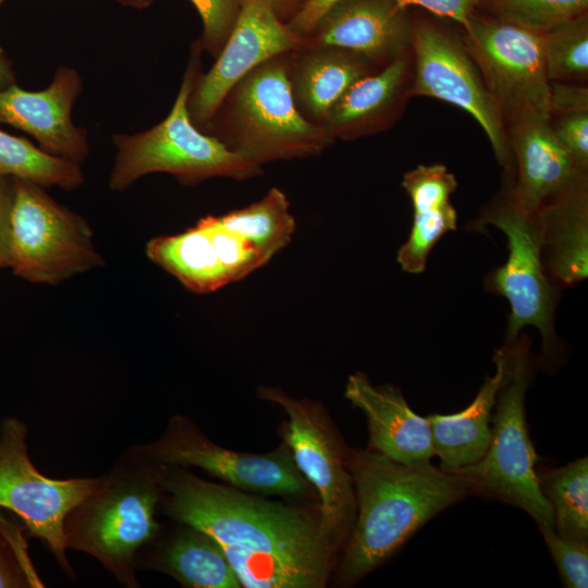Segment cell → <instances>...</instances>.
Returning <instances> with one entry per match:
<instances>
[{"label": "cell", "mask_w": 588, "mask_h": 588, "mask_svg": "<svg viewBox=\"0 0 588 588\" xmlns=\"http://www.w3.org/2000/svg\"><path fill=\"white\" fill-rule=\"evenodd\" d=\"M461 30L505 127L530 118L550 117L543 32L480 9Z\"/></svg>", "instance_id": "cell-8"}, {"label": "cell", "mask_w": 588, "mask_h": 588, "mask_svg": "<svg viewBox=\"0 0 588 588\" xmlns=\"http://www.w3.org/2000/svg\"><path fill=\"white\" fill-rule=\"evenodd\" d=\"M203 21V48L212 54L223 48L243 0H191Z\"/></svg>", "instance_id": "cell-30"}, {"label": "cell", "mask_w": 588, "mask_h": 588, "mask_svg": "<svg viewBox=\"0 0 588 588\" xmlns=\"http://www.w3.org/2000/svg\"><path fill=\"white\" fill-rule=\"evenodd\" d=\"M14 196V177L0 174V269L10 267V244Z\"/></svg>", "instance_id": "cell-35"}, {"label": "cell", "mask_w": 588, "mask_h": 588, "mask_svg": "<svg viewBox=\"0 0 588 588\" xmlns=\"http://www.w3.org/2000/svg\"><path fill=\"white\" fill-rule=\"evenodd\" d=\"M26 425L5 417L0 425V507L16 514L30 536L51 552L61 569L75 580L66 559L63 522L97 486L98 478L52 479L33 465L27 453Z\"/></svg>", "instance_id": "cell-12"}, {"label": "cell", "mask_w": 588, "mask_h": 588, "mask_svg": "<svg viewBox=\"0 0 588 588\" xmlns=\"http://www.w3.org/2000/svg\"><path fill=\"white\" fill-rule=\"evenodd\" d=\"M289 53L247 73L219 108L229 134L223 143L258 166L318 156L334 140L322 125L298 110L291 88Z\"/></svg>", "instance_id": "cell-5"}, {"label": "cell", "mask_w": 588, "mask_h": 588, "mask_svg": "<svg viewBox=\"0 0 588 588\" xmlns=\"http://www.w3.org/2000/svg\"><path fill=\"white\" fill-rule=\"evenodd\" d=\"M0 174L63 191L76 189L84 183L79 164L52 156L27 139L1 130Z\"/></svg>", "instance_id": "cell-26"}, {"label": "cell", "mask_w": 588, "mask_h": 588, "mask_svg": "<svg viewBox=\"0 0 588 588\" xmlns=\"http://www.w3.org/2000/svg\"><path fill=\"white\" fill-rule=\"evenodd\" d=\"M159 507L177 523L210 535L246 588H321L334 549L310 512L204 480L187 467L162 464Z\"/></svg>", "instance_id": "cell-1"}, {"label": "cell", "mask_w": 588, "mask_h": 588, "mask_svg": "<svg viewBox=\"0 0 588 588\" xmlns=\"http://www.w3.org/2000/svg\"><path fill=\"white\" fill-rule=\"evenodd\" d=\"M339 0H306L295 15L286 22L298 36L306 38L317 26L321 17Z\"/></svg>", "instance_id": "cell-36"}, {"label": "cell", "mask_w": 588, "mask_h": 588, "mask_svg": "<svg viewBox=\"0 0 588 588\" xmlns=\"http://www.w3.org/2000/svg\"><path fill=\"white\" fill-rule=\"evenodd\" d=\"M344 395L366 415L368 449L405 465L431 464L430 425L411 409L399 388L373 385L367 375L357 371L348 377Z\"/></svg>", "instance_id": "cell-18"}, {"label": "cell", "mask_w": 588, "mask_h": 588, "mask_svg": "<svg viewBox=\"0 0 588 588\" xmlns=\"http://www.w3.org/2000/svg\"><path fill=\"white\" fill-rule=\"evenodd\" d=\"M131 446L156 463L198 467L245 491L298 495L310 488L285 443L265 454L232 451L212 442L188 417L181 415L170 418L155 441Z\"/></svg>", "instance_id": "cell-13"}, {"label": "cell", "mask_w": 588, "mask_h": 588, "mask_svg": "<svg viewBox=\"0 0 588 588\" xmlns=\"http://www.w3.org/2000/svg\"><path fill=\"white\" fill-rule=\"evenodd\" d=\"M530 339L517 338L499 348L503 377L491 415V441L485 455L460 468L475 494L524 510L538 526L553 527V511L537 480V454L529 438L525 397L531 380Z\"/></svg>", "instance_id": "cell-4"}, {"label": "cell", "mask_w": 588, "mask_h": 588, "mask_svg": "<svg viewBox=\"0 0 588 588\" xmlns=\"http://www.w3.org/2000/svg\"><path fill=\"white\" fill-rule=\"evenodd\" d=\"M1 2H3L4 0H0Z\"/></svg>", "instance_id": "cell-39"}, {"label": "cell", "mask_w": 588, "mask_h": 588, "mask_svg": "<svg viewBox=\"0 0 588 588\" xmlns=\"http://www.w3.org/2000/svg\"><path fill=\"white\" fill-rule=\"evenodd\" d=\"M495 372L487 377L476 397L465 409L451 415L427 416L434 455L440 469L454 474L479 461L491 441V415L503 377L501 354L493 356Z\"/></svg>", "instance_id": "cell-24"}, {"label": "cell", "mask_w": 588, "mask_h": 588, "mask_svg": "<svg viewBox=\"0 0 588 588\" xmlns=\"http://www.w3.org/2000/svg\"><path fill=\"white\" fill-rule=\"evenodd\" d=\"M2 2L0 1V4ZM15 83V74L12 69V64L5 57L2 50H0V90L9 87Z\"/></svg>", "instance_id": "cell-38"}, {"label": "cell", "mask_w": 588, "mask_h": 588, "mask_svg": "<svg viewBox=\"0 0 588 588\" xmlns=\"http://www.w3.org/2000/svg\"><path fill=\"white\" fill-rule=\"evenodd\" d=\"M271 2L278 16L289 22L306 0H271Z\"/></svg>", "instance_id": "cell-37"}, {"label": "cell", "mask_w": 588, "mask_h": 588, "mask_svg": "<svg viewBox=\"0 0 588 588\" xmlns=\"http://www.w3.org/2000/svg\"><path fill=\"white\" fill-rule=\"evenodd\" d=\"M480 10L530 29L547 32L588 14V0H485Z\"/></svg>", "instance_id": "cell-28"}, {"label": "cell", "mask_w": 588, "mask_h": 588, "mask_svg": "<svg viewBox=\"0 0 588 588\" xmlns=\"http://www.w3.org/2000/svg\"><path fill=\"white\" fill-rule=\"evenodd\" d=\"M290 61L294 101L310 122L321 125L331 108L359 78L378 71L363 57L338 47H308Z\"/></svg>", "instance_id": "cell-23"}, {"label": "cell", "mask_w": 588, "mask_h": 588, "mask_svg": "<svg viewBox=\"0 0 588 588\" xmlns=\"http://www.w3.org/2000/svg\"><path fill=\"white\" fill-rule=\"evenodd\" d=\"M306 48L305 38L282 21L271 0H243L234 26L207 74L195 78L188 111L193 123H210L229 91L261 63Z\"/></svg>", "instance_id": "cell-14"}, {"label": "cell", "mask_w": 588, "mask_h": 588, "mask_svg": "<svg viewBox=\"0 0 588 588\" xmlns=\"http://www.w3.org/2000/svg\"><path fill=\"white\" fill-rule=\"evenodd\" d=\"M258 396L279 404L286 413L284 443L299 471L318 492L321 532L335 551L351 534L356 517L347 452L319 403L294 399L279 388L260 387Z\"/></svg>", "instance_id": "cell-11"}, {"label": "cell", "mask_w": 588, "mask_h": 588, "mask_svg": "<svg viewBox=\"0 0 588 588\" xmlns=\"http://www.w3.org/2000/svg\"><path fill=\"white\" fill-rule=\"evenodd\" d=\"M538 528L563 585L567 588H587L588 541L562 537L551 527L538 526Z\"/></svg>", "instance_id": "cell-29"}, {"label": "cell", "mask_w": 588, "mask_h": 588, "mask_svg": "<svg viewBox=\"0 0 588 588\" xmlns=\"http://www.w3.org/2000/svg\"><path fill=\"white\" fill-rule=\"evenodd\" d=\"M412 32L413 13L393 0H339L305 40L306 48L352 51L380 70L412 49Z\"/></svg>", "instance_id": "cell-15"}, {"label": "cell", "mask_w": 588, "mask_h": 588, "mask_svg": "<svg viewBox=\"0 0 588 588\" xmlns=\"http://www.w3.org/2000/svg\"><path fill=\"white\" fill-rule=\"evenodd\" d=\"M588 110L586 84L550 82V115Z\"/></svg>", "instance_id": "cell-34"}, {"label": "cell", "mask_w": 588, "mask_h": 588, "mask_svg": "<svg viewBox=\"0 0 588 588\" xmlns=\"http://www.w3.org/2000/svg\"><path fill=\"white\" fill-rule=\"evenodd\" d=\"M543 60L550 82L586 84L588 14L543 32Z\"/></svg>", "instance_id": "cell-27"}, {"label": "cell", "mask_w": 588, "mask_h": 588, "mask_svg": "<svg viewBox=\"0 0 588 588\" xmlns=\"http://www.w3.org/2000/svg\"><path fill=\"white\" fill-rule=\"evenodd\" d=\"M536 475L552 507L555 532L588 541V458H576L559 468L541 467Z\"/></svg>", "instance_id": "cell-25"}, {"label": "cell", "mask_w": 588, "mask_h": 588, "mask_svg": "<svg viewBox=\"0 0 588 588\" xmlns=\"http://www.w3.org/2000/svg\"><path fill=\"white\" fill-rule=\"evenodd\" d=\"M549 123L575 167L588 172V110L552 114Z\"/></svg>", "instance_id": "cell-32"}, {"label": "cell", "mask_w": 588, "mask_h": 588, "mask_svg": "<svg viewBox=\"0 0 588 588\" xmlns=\"http://www.w3.org/2000/svg\"><path fill=\"white\" fill-rule=\"evenodd\" d=\"M10 269L30 283L58 285L105 265L94 231L46 188L14 177Z\"/></svg>", "instance_id": "cell-7"}, {"label": "cell", "mask_w": 588, "mask_h": 588, "mask_svg": "<svg viewBox=\"0 0 588 588\" xmlns=\"http://www.w3.org/2000/svg\"><path fill=\"white\" fill-rule=\"evenodd\" d=\"M412 49L384 68L356 81L321 124L335 139L352 140L390 128L412 98Z\"/></svg>", "instance_id": "cell-19"}, {"label": "cell", "mask_w": 588, "mask_h": 588, "mask_svg": "<svg viewBox=\"0 0 588 588\" xmlns=\"http://www.w3.org/2000/svg\"><path fill=\"white\" fill-rule=\"evenodd\" d=\"M180 524L163 538L159 532L138 553L136 569L167 573L185 587H241L220 544L207 532Z\"/></svg>", "instance_id": "cell-22"}, {"label": "cell", "mask_w": 588, "mask_h": 588, "mask_svg": "<svg viewBox=\"0 0 588 588\" xmlns=\"http://www.w3.org/2000/svg\"><path fill=\"white\" fill-rule=\"evenodd\" d=\"M82 86L78 73L68 66H60L44 90L28 91L14 83L0 90V122L35 137L44 151L81 164L88 144L85 130L73 124L71 110Z\"/></svg>", "instance_id": "cell-16"}, {"label": "cell", "mask_w": 588, "mask_h": 588, "mask_svg": "<svg viewBox=\"0 0 588 588\" xmlns=\"http://www.w3.org/2000/svg\"><path fill=\"white\" fill-rule=\"evenodd\" d=\"M550 117H538L506 127L513 159V176H505L515 206L534 217L579 172L553 134Z\"/></svg>", "instance_id": "cell-17"}, {"label": "cell", "mask_w": 588, "mask_h": 588, "mask_svg": "<svg viewBox=\"0 0 588 588\" xmlns=\"http://www.w3.org/2000/svg\"><path fill=\"white\" fill-rule=\"evenodd\" d=\"M402 8L419 7L428 13L465 28L485 0H393Z\"/></svg>", "instance_id": "cell-33"}, {"label": "cell", "mask_w": 588, "mask_h": 588, "mask_svg": "<svg viewBox=\"0 0 588 588\" xmlns=\"http://www.w3.org/2000/svg\"><path fill=\"white\" fill-rule=\"evenodd\" d=\"M161 468L130 445L63 522L65 548L91 555L126 588L140 586L136 558L162 528Z\"/></svg>", "instance_id": "cell-3"}, {"label": "cell", "mask_w": 588, "mask_h": 588, "mask_svg": "<svg viewBox=\"0 0 588 588\" xmlns=\"http://www.w3.org/2000/svg\"><path fill=\"white\" fill-rule=\"evenodd\" d=\"M42 587L22 541L15 532L0 526V588Z\"/></svg>", "instance_id": "cell-31"}, {"label": "cell", "mask_w": 588, "mask_h": 588, "mask_svg": "<svg viewBox=\"0 0 588 588\" xmlns=\"http://www.w3.org/2000/svg\"><path fill=\"white\" fill-rule=\"evenodd\" d=\"M430 13H413L412 97L426 96L468 112L483 128L505 175H513L506 127L463 40L461 27Z\"/></svg>", "instance_id": "cell-10"}, {"label": "cell", "mask_w": 588, "mask_h": 588, "mask_svg": "<svg viewBox=\"0 0 588 588\" xmlns=\"http://www.w3.org/2000/svg\"><path fill=\"white\" fill-rule=\"evenodd\" d=\"M356 517L340 564L354 581L393 555L422 525L469 494L474 485L432 464L411 466L381 453L350 450Z\"/></svg>", "instance_id": "cell-2"}, {"label": "cell", "mask_w": 588, "mask_h": 588, "mask_svg": "<svg viewBox=\"0 0 588 588\" xmlns=\"http://www.w3.org/2000/svg\"><path fill=\"white\" fill-rule=\"evenodd\" d=\"M402 186L411 198L414 219L396 260L402 270L418 274L438 241L456 230L457 213L451 195L457 187L455 175L444 164H419L404 174Z\"/></svg>", "instance_id": "cell-21"}, {"label": "cell", "mask_w": 588, "mask_h": 588, "mask_svg": "<svg viewBox=\"0 0 588 588\" xmlns=\"http://www.w3.org/2000/svg\"><path fill=\"white\" fill-rule=\"evenodd\" d=\"M493 225L507 241V259L486 278V289L507 299L511 307L505 344L513 343L522 329L532 326L549 356L556 347L554 314L558 289L550 282L542 264L541 240L536 217L523 213L513 203L504 182L497 196L470 224L473 230Z\"/></svg>", "instance_id": "cell-9"}, {"label": "cell", "mask_w": 588, "mask_h": 588, "mask_svg": "<svg viewBox=\"0 0 588 588\" xmlns=\"http://www.w3.org/2000/svg\"><path fill=\"white\" fill-rule=\"evenodd\" d=\"M535 217L550 282L558 290L583 282L588 275V172H579Z\"/></svg>", "instance_id": "cell-20"}, {"label": "cell", "mask_w": 588, "mask_h": 588, "mask_svg": "<svg viewBox=\"0 0 588 588\" xmlns=\"http://www.w3.org/2000/svg\"><path fill=\"white\" fill-rule=\"evenodd\" d=\"M195 78L189 66L162 122L142 133L113 136L117 155L109 177L111 191H125L142 176L158 172L169 173L184 185L216 176L243 181L261 173V166L218 137L201 133L193 123L187 103Z\"/></svg>", "instance_id": "cell-6"}]
</instances>
